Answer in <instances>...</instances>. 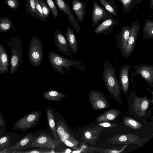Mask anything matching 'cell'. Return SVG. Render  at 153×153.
I'll use <instances>...</instances> for the list:
<instances>
[{"label": "cell", "instance_id": "6da1fadb", "mask_svg": "<svg viewBox=\"0 0 153 153\" xmlns=\"http://www.w3.org/2000/svg\"><path fill=\"white\" fill-rule=\"evenodd\" d=\"M116 67L113 68L109 61L106 60L103 66V79L109 94L117 103L122 104L121 86L116 76Z\"/></svg>", "mask_w": 153, "mask_h": 153}, {"label": "cell", "instance_id": "7a4b0ae2", "mask_svg": "<svg viewBox=\"0 0 153 153\" xmlns=\"http://www.w3.org/2000/svg\"><path fill=\"white\" fill-rule=\"evenodd\" d=\"M129 110L131 114L138 118H148L151 115L149 105H153V99H149L145 96L139 97L134 91H132L128 98Z\"/></svg>", "mask_w": 153, "mask_h": 153}, {"label": "cell", "instance_id": "3957f363", "mask_svg": "<svg viewBox=\"0 0 153 153\" xmlns=\"http://www.w3.org/2000/svg\"><path fill=\"white\" fill-rule=\"evenodd\" d=\"M49 61L53 69L61 74L64 72L62 67L67 71L68 74H71L70 67L72 66L78 68L83 73L86 72V68L81 61L69 59L54 51L48 52Z\"/></svg>", "mask_w": 153, "mask_h": 153}, {"label": "cell", "instance_id": "277c9868", "mask_svg": "<svg viewBox=\"0 0 153 153\" xmlns=\"http://www.w3.org/2000/svg\"><path fill=\"white\" fill-rule=\"evenodd\" d=\"M11 48L10 67L9 73L14 74L19 68L22 60V43L20 39L16 37L10 38L7 42Z\"/></svg>", "mask_w": 153, "mask_h": 153}, {"label": "cell", "instance_id": "5b68a950", "mask_svg": "<svg viewBox=\"0 0 153 153\" xmlns=\"http://www.w3.org/2000/svg\"><path fill=\"white\" fill-rule=\"evenodd\" d=\"M28 56L30 64L34 67H38L41 64L43 56L42 46V41L38 36L32 37L29 44Z\"/></svg>", "mask_w": 153, "mask_h": 153}, {"label": "cell", "instance_id": "8992f818", "mask_svg": "<svg viewBox=\"0 0 153 153\" xmlns=\"http://www.w3.org/2000/svg\"><path fill=\"white\" fill-rule=\"evenodd\" d=\"M41 112L36 111L30 113L17 121L14 124L13 130L25 132L34 127L40 120Z\"/></svg>", "mask_w": 153, "mask_h": 153}, {"label": "cell", "instance_id": "52a82bcc", "mask_svg": "<svg viewBox=\"0 0 153 153\" xmlns=\"http://www.w3.org/2000/svg\"><path fill=\"white\" fill-rule=\"evenodd\" d=\"M152 134L147 138L141 137L134 134L129 133L116 135L109 138L108 142L114 144L125 145L130 144L140 146L151 138Z\"/></svg>", "mask_w": 153, "mask_h": 153}, {"label": "cell", "instance_id": "ba28073f", "mask_svg": "<svg viewBox=\"0 0 153 153\" xmlns=\"http://www.w3.org/2000/svg\"><path fill=\"white\" fill-rule=\"evenodd\" d=\"M135 71L131 75L132 88H134L136 83L133 81L135 76L139 74L146 81L148 84L153 88V65L141 64L136 65L134 67Z\"/></svg>", "mask_w": 153, "mask_h": 153}, {"label": "cell", "instance_id": "9c48e42d", "mask_svg": "<svg viewBox=\"0 0 153 153\" xmlns=\"http://www.w3.org/2000/svg\"><path fill=\"white\" fill-rule=\"evenodd\" d=\"M89 98L90 104L94 110L105 109L110 106L106 97L102 93L99 91H90Z\"/></svg>", "mask_w": 153, "mask_h": 153}, {"label": "cell", "instance_id": "30bf717a", "mask_svg": "<svg viewBox=\"0 0 153 153\" xmlns=\"http://www.w3.org/2000/svg\"><path fill=\"white\" fill-rule=\"evenodd\" d=\"M140 28V22H133L130 27V33L124 56L126 58L130 56L135 47Z\"/></svg>", "mask_w": 153, "mask_h": 153}, {"label": "cell", "instance_id": "8fae6325", "mask_svg": "<svg viewBox=\"0 0 153 153\" xmlns=\"http://www.w3.org/2000/svg\"><path fill=\"white\" fill-rule=\"evenodd\" d=\"M36 138V137H34L31 132H28L16 143L12 146L8 147L4 150L5 151L3 152L14 153L15 152L30 148L32 143Z\"/></svg>", "mask_w": 153, "mask_h": 153}, {"label": "cell", "instance_id": "7c38bea8", "mask_svg": "<svg viewBox=\"0 0 153 153\" xmlns=\"http://www.w3.org/2000/svg\"><path fill=\"white\" fill-rule=\"evenodd\" d=\"M59 142L50 135L41 133L32 143L30 148H46L54 149L59 145Z\"/></svg>", "mask_w": 153, "mask_h": 153}, {"label": "cell", "instance_id": "4fadbf2b", "mask_svg": "<svg viewBox=\"0 0 153 153\" xmlns=\"http://www.w3.org/2000/svg\"><path fill=\"white\" fill-rule=\"evenodd\" d=\"M112 17L110 13L100 5L96 1H94L91 18L93 27L98 25L100 21H103Z\"/></svg>", "mask_w": 153, "mask_h": 153}, {"label": "cell", "instance_id": "5bb4252c", "mask_svg": "<svg viewBox=\"0 0 153 153\" xmlns=\"http://www.w3.org/2000/svg\"><path fill=\"white\" fill-rule=\"evenodd\" d=\"M105 129L104 128L101 126H95L89 128L83 132L82 141L83 143H88L91 145L97 143V141L99 139L100 133Z\"/></svg>", "mask_w": 153, "mask_h": 153}, {"label": "cell", "instance_id": "9a60e30c", "mask_svg": "<svg viewBox=\"0 0 153 153\" xmlns=\"http://www.w3.org/2000/svg\"><path fill=\"white\" fill-rule=\"evenodd\" d=\"M130 27L123 26L121 31L116 34L115 40L117 47L124 56L130 33Z\"/></svg>", "mask_w": 153, "mask_h": 153}, {"label": "cell", "instance_id": "2e32d148", "mask_svg": "<svg viewBox=\"0 0 153 153\" xmlns=\"http://www.w3.org/2000/svg\"><path fill=\"white\" fill-rule=\"evenodd\" d=\"M59 10L66 14L73 28L78 34L80 31L78 22L72 14L68 4L65 0H54Z\"/></svg>", "mask_w": 153, "mask_h": 153}, {"label": "cell", "instance_id": "e0dca14e", "mask_svg": "<svg viewBox=\"0 0 153 153\" xmlns=\"http://www.w3.org/2000/svg\"><path fill=\"white\" fill-rule=\"evenodd\" d=\"M54 39L55 44L57 49L63 54L72 57L71 51L65 36L58 29L54 33Z\"/></svg>", "mask_w": 153, "mask_h": 153}, {"label": "cell", "instance_id": "ac0fdd59", "mask_svg": "<svg viewBox=\"0 0 153 153\" xmlns=\"http://www.w3.org/2000/svg\"><path fill=\"white\" fill-rule=\"evenodd\" d=\"M119 23V22L113 17L107 19L96 25L94 29V33L96 34L102 33L108 35L113 30L114 27Z\"/></svg>", "mask_w": 153, "mask_h": 153}, {"label": "cell", "instance_id": "d6986e66", "mask_svg": "<svg viewBox=\"0 0 153 153\" xmlns=\"http://www.w3.org/2000/svg\"><path fill=\"white\" fill-rule=\"evenodd\" d=\"M131 66L125 64L119 70V79L121 86L122 92L126 96L128 95L129 89V71Z\"/></svg>", "mask_w": 153, "mask_h": 153}, {"label": "cell", "instance_id": "ffe728a7", "mask_svg": "<svg viewBox=\"0 0 153 153\" xmlns=\"http://www.w3.org/2000/svg\"><path fill=\"white\" fill-rule=\"evenodd\" d=\"M121 113L120 111L116 109H108L100 114L95 119V122L97 123L117 120L120 117Z\"/></svg>", "mask_w": 153, "mask_h": 153}, {"label": "cell", "instance_id": "44dd1931", "mask_svg": "<svg viewBox=\"0 0 153 153\" xmlns=\"http://www.w3.org/2000/svg\"><path fill=\"white\" fill-rule=\"evenodd\" d=\"M72 8L78 21L83 22L85 14L86 3L79 0H72Z\"/></svg>", "mask_w": 153, "mask_h": 153}, {"label": "cell", "instance_id": "7402d4cb", "mask_svg": "<svg viewBox=\"0 0 153 153\" xmlns=\"http://www.w3.org/2000/svg\"><path fill=\"white\" fill-rule=\"evenodd\" d=\"M64 34L69 47L71 51L74 54H76L78 51L77 41L74 31L69 27H67V32Z\"/></svg>", "mask_w": 153, "mask_h": 153}, {"label": "cell", "instance_id": "603a6c76", "mask_svg": "<svg viewBox=\"0 0 153 153\" xmlns=\"http://www.w3.org/2000/svg\"><path fill=\"white\" fill-rule=\"evenodd\" d=\"M45 113L49 125L53 132L54 139L59 143H60L61 142L59 139L56 131V123L55 122L53 110L50 107H48L46 109Z\"/></svg>", "mask_w": 153, "mask_h": 153}, {"label": "cell", "instance_id": "cb8c5ba5", "mask_svg": "<svg viewBox=\"0 0 153 153\" xmlns=\"http://www.w3.org/2000/svg\"><path fill=\"white\" fill-rule=\"evenodd\" d=\"M43 96L44 99L51 101H59L64 98L67 95L56 90H49L44 92Z\"/></svg>", "mask_w": 153, "mask_h": 153}, {"label": "cell", "instance_id": "d4e9b609", "mask_svg": "<svg viewBox=\"0 0 153 153\" xmlns=\"http://www.w3.org/2000/svg\"><path fill=\"white\" fill-rule=\"evenodd\" d=\"M8 58L7 53L4 46L3 45L1 51L0 65V74H4L8 70Z\"/></svg>", "mask_w": 153, "mask_h": 153}, {"label": "cell", "instance_id": "484cf974", "mask_svg": "<svg viewBox=\"0 0 153 153\" xmlns=\"http://www.w3.org/2000/svg\"><path fill=\"white\" fill-rule=\"evenodd\" d=\"M143 38L144 39L153 38V21L149 19L146 20L142 30Z\"/></svg>", "mask_w": 153, "mask_h": 153}, {"label": "cell", "instance_id": "4316f807", "mask_svg": "<svg viewBox=\"0 0 153 153\" xmlns=\"http://www.w3.org/2000/svg\"><path fill=\"white\" fill-rule=\"evenodd\" d=\"M104 8L114 16L118 17L117 6L113 0H98Z\"/></svg>", "mask_w": 153, "mask_h": 153}, {"label": "cell", "instance_id": "83f0119b", "mask_svg": "<svg viewBox=\"0 0 153 153\" xmlns=\"http://www.w3.org/2000/svg\"><path fill=\"white\" fill-rule=\"evenodd\" d=\"M11 29L14 30V27L11 19L6 16H1L0 18V32H7Z\"/></svg>", "mask_w": 153, "mask_h": 153}, {"label": "cell", "instance_id": "f1b7e54d", "mask_svg": "<svg viewBox=\"0 0 153 153\" xmlns=\"http://www.w3.org/2000/svg\"><path fill=\"white\" fill-rule=\"evenodd\" d=\"M123 122L125 126L133 129H139L142 127V124L139 122L127 116L123 117Z\"/></svg>", "mask_w": 153, "mask_h": 153}, {"label": "cell", "instance_id": "f546056e", "mask_svg": "<svg viewBox=\"0 0 153 153\" xmlns=\"http://www.w3.org/2000/svg\"><path fill=\"white\" fill-rule=\"evenodd\" d=\"M12 134L10 133L5 134L0 137V153H2L4 150L10 146L12 139Z\"/></svg>", "mask_w": 153, "mask_h": 153}, {"label": "cell", "instance_id": "4dcf8cb0", "mask_svg": "<svg viewBox=\"0 0 153 153\" xmlns=\"http://www.w3.org/2000/svg\"><path fill=\"white\" fill-rule=\"evenodd\" d=\"M128 144L123 145L119 148L112 147V149H105L93 147L94 151L103 153H120L123 152L128 146Z\"/></svg>", "mask_w": 153, "mask_h": 153}, {"label": "cell", "instance_id": "1f68e13d", "mask_svg": "<svg viewBox=\"0 0 153 153\" xmlns=\"http://www.w3.org/2000/svg\"><path fill=\"white\" fill-rule=\"evenodd\" d=\"M123 4V12L124 13L130 11L135 4L137 2V0H117Z\"/></svg>", "mask_w": 153, "mask_h": 153}, {"label": "cell", "instance_id": "d6a6232c", "mask_svg": "<svg viewBox=\"0 0 153 153\" xmlns=\"http://www.w3.org/2000/svg\"><path fill=\"white\" fill-rule=\"evenodd\" d=\"M25 10L27 14L36 18L35 0H27Z\"/></svg>", "mask_w": 153, "mask_h": 153}, {"label": "cell", "instance_id": "836d02e7", "mask_svg": "<svg viewBox=\"0 0 153 153\" xmlns=\"http://www.w3.org/2000/svg\"><path fill=\"white\" fill-rule=\"evenodd\" d=\"M56 126L57 134L60 140L64 134L68 131L69 129L67 128L65 123L62 121L57 122L56 123Z\"/></svg>", "mask_w": 153, "mask_h": 153}, {"label": "cell", "instance_id": "e575fe53", "mask_svg": "<svg viewBox=\"0 0 153 153\" xmlns=\"http://www.w3.org/2000/svg\"><path fill=\"white\" fill-rule=\"evenodd\" d=\"M38 149H34L28 150L19 151L14 153H48L55 152H52V149L46 148H39Z\"/></svg>", "mask_w": 153, "mask_h": 153}, {"label": "cell", "instance_id": "d590c367", "mask_svg": "<svg viewBox=\"0 0 153 153\" xmlns=\"http://www.w3.org/2000/svg\"><path fill=\"white\" fill-rule=\"evenodd\" d=\"M44 0L51 11L53 16L56 18H57L58 15V11L53 0Z\"/></svg>", "mask_w": 153, "mask_h": 153}, {"label": "cell", "instance_id": "8d00e7d4", "mask_svg": "<svg viewBox=\"0 0 153 153\" xmlns=\"http://www.w3.org/2000/svg\"><path fill=\"white\" fill-rule=\"evenodd\" d=\"M66 140L72 141L77 144H79L78 141L75 138L69 130L65 132L60 139L61 142L62 143H64Z\"/></svg>", "mask_w": 153, "mask_h": 153}, {"label": "cell", "instance_id": "74e56055", "mask_svg": "<svg viewBox=\"0 0 153 153\" xmlns=\"http://www.w3.org/2000/svg\"><path fill=\"white\" fill-rule=\"evenodd\" d=\"M36 18L40 20L46 22L43 15L41 7L37 0H35Z\"/></svg>", "mask_w": 153, "mask_h": 153}, {"label": "cell", "instance_id": "f35d334b", "mask_svg": "<svg viewBox=\"0 0 153 153\" xmlns=\"http://www.w3.org/2000/svg\"><path fill=\"white\" fill-rule=\"evenodd\" d=\"M42 9L45 19H46L50 14V10L44 0H37Z\"/></svg>", "mask_w": 153, "mask_h": 153}, {"label": "cell", "instance_id": "ab89813d", "mask_svg": "<svg viewBox=\"0 0 153 153\" xmlns=\"http://www.w3.org/2000/svg\"><path fill=\"white\" fill-rule=\"evenodd\" d=\"M5 4L12 9L17 10L19 6V0H4Z\"/></svg>", "mask_w": 153, "mask_h": 153}, {"label": "cell", "instance_id": "60d3db41", "mask_svg": "<svg viewBox=\"0 0 153 153\" xmlns=\"http://www.w3.org/2000/svg\"><path fill=\"white\" fill-rule=\"evenodd\" d=\"M64 143L67 146L72 148L76 150V151L79 150L81 149V147H79L78 146V144L68 140H65Z\"/></svg>", "mask_w": 153, "mask_h": 153}, {"label": "cell", "instance_id": "b9f144b4", "mask_svg": "<svg viewBox=\"0 0 153 153\" xmlns=\"http://www.w3.org/2000/svg\"><path fill=\"white\" fill-rule=\"evenodd\" d=\"M97 125L100 126L104 128H111L115 127L117 126V123H111L109 122H103L97 123Z\"/></svg>", "mask_w": 153, "mask_h": 153}, {"label": "cell", "instance_id": "7bdbcfd3", "mask_svg": "<svg viewBox=\"0 0 153 153\" xmlns=\"http://www.w3.org/2000/svg\"><path fill=\"white\" fill-rule=\"evenodd\" d=\"M6 125L5 120L3 115L0 112V128L5 129Z\"/></svg>", "mask_w": 153, "mask_h": 153}, {"label": "cell", "instance_id": "ee69618b", "mask_svg": "<svg viewBox=\"0 0 153 153\" xmlns=\"http://www.w3.org/2000/svg\"><path fill=\"white\" fill-rule=\"evenodd\" d=\"M6 133L5 129L0 128V137L4 135Z\"/></svg>", "mask_w": 153, "mask_h": 153}, {"label": "cell", "instance_id": "f6af8a7d", "mask_svg": "<svg viewBox=\"0 0 153 153\" xmlns=\"http://www.w3.org/2000/svg\"><path fill=\"white\" fill-rule=\"evenodd\" d=\"M149 2L150 7L152 10L153 9V0H149Z\"/></svg>", "mask_w": 153, "mask_h": 153}, {"label": "cell", "instance_id": "bcb514c9", "mask_svg": "<svg viewBox=\"0 0 153 153\" xmlns=\"http://www.w3.org/2000/svg\"><path fill=\"white\" fill-rule=\"evenodd\" d=\"M3 45L0 44V62H1V51L2 49Z\"/></svg>", "mask_w": 153, "mask_h": 153}, {"label": "cell", "instance_id": "7dc6e473", "mask_svg": "<svg viewBox=\"0 0 153 153\" xmlns=\"http://www.w3.org/2000/svg\"><path fill=\"white\" fill-rule=\"evenodd\" d=\"M143 1V0H137V2L141 3Z\"/></svg>", "mask_w": 153, "mask_h": 153}]
</instances>
